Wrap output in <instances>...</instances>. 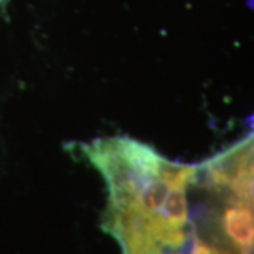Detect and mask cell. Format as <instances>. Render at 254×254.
<instances>
[{
    "instance_id": "obj_1",
    "label": "cell",
    "mask_w": 254,
    "mask_h": 254,
    "mask_svg": "<svg viewBox=\"0 0 254 254\" xmlns=\"http://www.w3.org/2000/svg\"><path fill=\"white\" fill-rule=\"evenodd\" d=\"M0 1H1V0H0Z\"/></svg>"
}]
</instances>
